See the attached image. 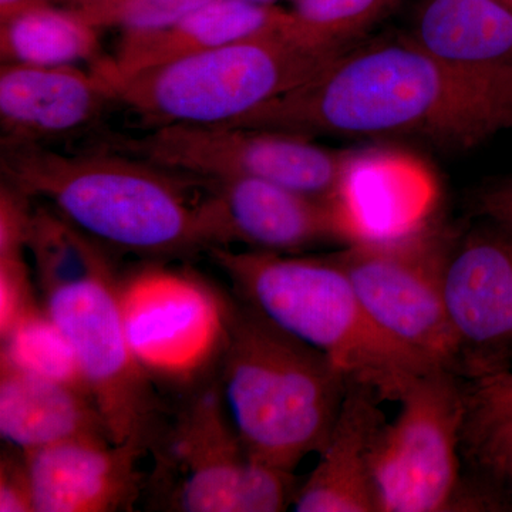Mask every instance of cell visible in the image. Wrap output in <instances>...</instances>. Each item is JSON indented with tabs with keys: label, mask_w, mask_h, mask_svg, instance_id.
<instances>
[{
	"label": "cell",
	"mask_w": 512,
	"mask_h": 512,
	"mask_svg": "<svg viewBox=\"0 0 512 512\" xmlns=\"http://www.w3.org/2000/svg\"><path fill=\"white\" fill-rule=\"evenodd\" d=\"M231 126L306 137H416L467 150L512 130V66L447 62L410 37L369 43Z\"/></svg>",
	"instance_id": "1"
},
{
	"label": "cell",
	"mask_w": 512,
	"mask_h": 512,
	"mask_svg": "<svg viewBox=\"0 0 512 512\" xmlns=\"http://www.w3.org/2000/svg\"><path fill=\"white\" fill-rule=\"evenodd\" d=\"M215 289L221 339L212 373L229 420L252 460L293 473L325 446L349 382L319 350Z\"/></svg>",
	"instance_id": "2"
},
{
	"label": "cell",
	"mask_w": 512,
	"mask_h": 512,
	"mask_svg": "<svg viewBox=\"0 0 512 512\" xmlns=\"http://www.w3.org/2000/svg\"><path fill=\"white\" fill-rule=\"evenodd\" d=\"M8 183L42 198L103 247L165 259L207 249L200 200L185 175L126 154L67 156L40 144L2 147Z\"/></svg>",
	"instance_id": "3"
},
{
	"label": "cell",
	"mask_w": 512,
	"mask_h": 512,
	"mask_svg": "<svg viewBox=\"0 0 512 512\" xmlns=\"http://www.w3.org/2000/svg\"><path fill=\"white\" fill-rule=\"evenodd\" d=\"M208 252L238 298L319 350L349 384L372 390L380 402H399L417 376L440 367L414 355L370 319L333 254Z\"/></svg>",
	"instance_id": "4"
},
{
	"label": "cell",
	"mask_w": 512,
	"mask_h": 512,
	"mask_svg": "<svg viewBox=\"0 0 512 512\" xmlns=\"http://www.w3.org/2000/svg\"><path fill=\"white\" fill-rule=\"evenodd\" d=\"M355 46L319 45L286 29L144 72L111 74L92 69L113 101L153 126L232 124L298 89Z\"/></svg>",
	"instance_id": "5"
},
{
	"label": "cell",
	"mask_w": 512,
	"mask_h": 512,
	"mask_svg": "<svg viewBox=\"0 0 512 512\" xmlns=\"http://www.w3.org/2000/svg\"><path fill=\"white\" fill-rule=\"evenodd\" d=\"M143 494L150 510L278 512L292 504V473L256 463L242 446L214 373L191 386L150 448Z\"/></svg>",
	"instance_id": "6"
},
{
	"label": "cell",
	"mask_w": 512,
	"mask_h": 512,
	"mask_svg": "<svg viewBox=\"0 0 512 512\" xmlns=\"http://www.w3.org/2000/svg\"><path fill=\"white\" fill-rule=\"evenodd\" d=\"M457 238L429 217L400 234L359 239L333 254L386 335L453 372L460 369V345L448 316L446 271Z\"/></svg>",
	"instance_id": "7"
},
{
	"label": "cell",
	"mask_w": 512,
	"mask_h": 512,
	"mask_svg": "<svg viewBox=\"0 0 512 512\" xmlns=\"http://www.w3.org/2000/svg\"><path fill=\"white\" fill-rule=\"evenodd\" d=\"M72 346L111 443L150 453L167 412L133 348L114 272L43 295Z\"/></svg>",
	"instance_id": "8"
},
{
	"label": "cell",
	"mask_w": 512,
	"mask_h": 512,
	"mask_svg": "<svg viewBox=\"0 0 512 512\" xmlns=\"http://www.w3.org/2000/svg\"><path fill=\"white\" fill-rule=\"evenodd\" d=\"M311 137L231 124H173L114 148L192 178H258L319 198L338 195L356 150H329Z\"/></svg>",
	"instance_id": "9"
},
{
	"label": "cell",
	"mask_w": 512,
	"mask_h": 512,
	"mask_svg": "<svg viewBox=\"0 0 512 512\" xmlns=\"http://www.w3.org/2000/svg\"><path fill=\"white\" fill-rule=\"evenodd\" d=\"M399 403L396 420L383 424L372 450L377 511H446L460 485L467 396L456 372L434 367L413 380Z\"/></svg>",
	"instance_id": "10"
},
{
	"label": "cell",
	"mask_w": 512,
	"mask_h": 512,
	"mask_svg": "<svg viewBox=\"0 0 512 512\" xmlns=\"http://www.w3.org/2000/svg\"><path fill=\"white\" fill-rule=\"evenodd\" d=\"M207 251L244 244L252 251L295 255L328 242L360 238L338 198H319L258 178H195Z\"/></svg>",
	"instance_id": "11"
},
{
	"label": "cell",
	"mask_w": 512,
	"mask_h": 512,
	"mask_svg": "<svg viewBox=\"0 0 512 512\" xmlns=\"http://www.w3.org/2000/svg\"><path fill=\"white\" fill-rule=\"evenodd\" d=\"M133 348L154 382L191 386L211 372L221 339L217 289L148 269L120 282Z\"/></svg>",
	"instance_id": "12"
},
{
	"label": "cell",
	"mask_w": 512,
	"mask_h": 512,
	"mask_svg": "<svg viewBox=\"0 0 512 512\" xmlns=\"http://www.w3.org/2000/svg\"><path fill=\"white\" fill-rule=\"evenodd\" d=\"M446 302L460 369L476 379L507 372L512 357V229L491 222L458 237L448 259Z\"/></svg>",
	"instance_id": "13"
},
{
	"label": "cell",
	"mask_w": 512,
	"mask_h": 512,
	"mask_svg": "<svg viewBox=\"0 0 512 512\" xmlns=\"http://www.w3.org/2000/svg\"><path fill=\"white\" fill-rule=\"evenodd\" d=\"M35 512L130 511L143 495V454L109 439H77L25 451Z\"/></svg>",
	"instance_id": "14"
},
{
	"label": "cell",
	"mask_w": 512,
	"mask_h": 512,
	"mask_svg": "<svg viewBox=\"0 0 512 512\" xmlns=\"http://www.w3.org/2000/svg\"><path fill=\"white\" fill-rule=\"evenodd\" d=\"M109 101V89L93 69L2 63V144H40L74 133L96 120Z\"/></svg>",
	"instance_id": "15"
},
{
	"label": "cell",
	"mask_w": 512,
	"mask_h": 512,
	"mask_svg": "<svg viewBox=\"0 0 512 512\" xmlns=\"http://www.w3.org/2000/svg\"><path fill=\"white\" fill-rule=\"evenodd\" d=\"M292 10L247 0H208L163 28L127 32L116 53L94 67L111 74H133L200 55L215 47L291 26Z\"/></svg>",
	"instance_id": "16"
},
{
	"label": "cell",
	"mask_w": 512,
	"mask_h": 512,
	"mask_svg": "<svg viewBox=\"0 0 512 512\" xmlns=\"http://www.w3.org/2000/svg\"><path fill=\"white\" fill-rule=\"evenodd\" d=\"M379 402L372 390L349 384L318 466L296 488L293 510L379 512L372 474L373 446L386 423Z\"/></svg>",
	"instance_id": "17"
},
{
	"label": "cell",
	"mask_w": 512,
	"mask_h": 512,
	"mask_svg": "<svg viewBox=\"0 0 512 512\" xmlns=\"http://www.w3.org/2000/svg\"><path fill=\"white\" fill-rule=\"evenodd\" d=\"M436 184L426 165L393 148L356 150L336 195L360 238L390 237L431 217ZM357 239V241H359Z\"/></svg>",
	"instance_id": "18"
},
{
	"label": "cell",
	"mask_w": 512,
	"mask_h": 512,
	"mask_svg": "<svg viewBox=\"0 0 512 512\" xmlns=\"http://www.w3.org/2000/svg\"><path fill=\"white\" fill-rule=\"evenodd\" d=\"M0 434L22 451L77 439H109L92 396L0 355Z\"/></svg>",
	"instance_id": "19"
},
{
	"label": "cell",
	"mask_w": 512,
	"mask_h": 512,
	"mask_svg": "<svg viewBox=\"0 0 512 512\" xmlns=\"http://www.w3.org/2000/svg\"><path fill=\"white\" fill-rule=\"evenodd\" d=\"M409 37L447 62L512 66V10L500 0H423Z\"/></svg>",
	"instance_id": "20"
},
{
	"label": "cell",
	"mask_w": 512,
	"mask_h": 512,
	"mask_svg": "<svg viewBox=\"0 0 512 512\" xmlns=\"http://www.w3.org/2000/svg\"><path fill=\"white\" fill-rule=\"evenodd\" d=\"M99 32L77 10L53 3L0 23V57L26 66H74L96 57Z\"/></svg>",
	"instance_id": "21"
},
{
	"label": "cell",
	"mask_w": 512,
	"mask_h": 512,
	"mask_svg": "<svg viewBox=\"0 0 512 512\" xmlns=\"http://www.w3.org/2000/svg\"><path fill=\"white\" fill-rule=\"evenodd\" d=\"M26 252L43 295L114 272L106 247L49 204L33 207Z\"/></svg>",
	"instance_id": "22"
},
{
	"label": "cell",
	"mask_w": 512,
	"mask_h": 512,
	"mask_svg": "<svg viewBox=\"0 0 512 512\" xmlns=\"http://www.w3.org/2000/svg\"><path fill=\"white\" fill-rule=\"evenodd\" d=\"M0 340V355L16 365L89 393L69 340L57 328L45 306L37 303L30 306Z\"/></svg>",
	"instance_id": "23"
},
{
	"label": "cell",
	"mask_w": 512,
	"mask_h": 512,
	"mask_svg": "<svg viewBox=\"0 0 512 512\" xmlns=\"http://www.w3.org/2000/svg\"><path fill=\"white\" fill-rule=\"evenodd\" d=\"M396 0H301L292 9L289 30L320 45L355 46Z\"/></svg>",
	"instance_id": "24"
},
{
	"label": "cell",
	"mask_w": 512,
	"mask_h": 512,
	"mask_svg": "<svg viewBox=\"0 0 512 512\" xmlns=\"http://www.w3.org/2000/svg\"><path fill=\"white\" fill-rule=\"evenodd\" d=\"M208 0H74L70 8L97 29L141 32L170 25Z\"/></svg>",
	"instance_id": "25"
},
{
	"label": "cell",
	"mask_w": 512,
	"mask_h": 512,
	"mask_svg": "<svg viewBox=\"0 0 512 512\" xmlns=\"http://www.w3.org/2000/svg\"><path fill=\"white\" fill-rule=\"evenodd\" d=\"M512 416V372L478 379L467 396V420L471 436H477L495 421Z\"/></svg>",
	"instance_id": "26"
},
{
	"label": "cell",
	"mask_w": 512,
	"mask_h": 512,
	"mask_svg": "<svg viewBox=\"0 0 512 512\" xmlns=\"http://www.w3.org/2000/svg\"><path fill=\"white\" fill-rule=\"evenodd\" d=\"M35 303L25 254L0 256V339Z\"/></svg>",
	"instance_id": "27"
},
{
	"label": "cell",
	"mask_w": 512,
	"mask_h": 512,
	"mask_svg": "<svg viewBox=\"0 0 512 512\" xmlns=\"http://www.w3.org/2000/svg\"><path fill=\"white\" fill-rule=\"evenodd\" d=\"M0 512H35L25 451L9 444L0 454Z\"/></svg>",
	"instance_id": "28"
},
{
	"label": "cell",
	"mask_w": 512,
	"mask_h": 512,
	"mask_svg": "<svg viewBox=\"0 0 512 512\" xmlns=\"http://www.w3.org/2000/svg\"><path fill=\"white\" fill-rule=\"evenodd\" d=\"M481 458L512 493V416L495 421L474 436Z\"/></svg>",
	"instance_id": "29"
},
{
	"label": "cell",
	"mask_w": 512,
	"mask_h": 512,
	"mask_svg": "<svg viewBox=\"0 0 512 512\" xmlns=\"http://www.w3.org/2000/svg\"><path fill=\"white\" fill-rule=\"evenodd\" d=\"M477 208L488 221L512 229V180L485 190L478 197Z\"/></svg>",
	"instance_id": "30"
},
{
	"label": "cell",
	"mask_w": 512,
	"mask_h": 512,
	"mask_svg": "<svg viewBox=\"0 0 512 512\" xmlns=\"http://www.w3.org/2000/svg\"><path fill=\"white\" fill-rule=\"evenodd\" d=\"M53 3H55L53 0H0V23L9 22L25 13L53 5Z\"/></svg>",
	"instance_id": "31"
},
{
	"label": "cell",
	"mask_w": 512,
	"mask_h": 512,
	"mask_svg": "<svg viewBox=\"0 0 512 512\" xmlns=\"http://www.w3.org/2000/svg\"><path fill=\"white\" fill-rule=\"evenodd\" d=\"M247 2L258 3V5H275L276 0H247Z\"/></svg>",
	"instance_id": "32"
},
{
	"label": "cell",
	"mask_w": 512,
	"mask_h": 512,
	"mask_svg": "<svg viewBox=\"0 0 512 512\" xmlns=\"http://www.w3.org/2000/svg\"><path fill=\"white\" fill-rule=\"evenodd\" d=\"M53 2L57 3V5L67 6V8H70V6L73 5L74 0H53Z\"/></svg>",
	"instance_id": "33"
},
{
	"label": "cell",
	"mask_w": 512,
	"mask_h": 512,
	"mask_svg": "<svg viewBox=\"0 0 512 512\" xmlns=\"http://www.w3.org/2000/svg\"><path fill=\"white\" fill-rule=\"evenodd\" d=\"M500 2H503L504 5H507L512 10V0H500Z\"/></svg>",
	"instance_id": "34"
}]
</instances>
